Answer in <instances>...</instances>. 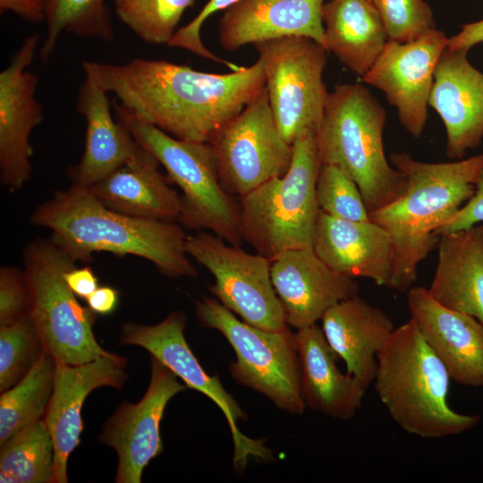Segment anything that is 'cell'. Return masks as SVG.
<instances>
[{
    "label": "cell",
    "mask_w": 483,
    "mask_h": 483,
    "mask_svg": "<svg viewBox=\"0 0 483 483\" xmlns=\"http://www.w3.org/2000/svg\"><path fill=\"white\" fill-rule=\"evenodd\" d=\"M82 69L87 80L142 120L195 142H209L265 88L259 60L229 73L142 58L124 64L84 61Z\"/></svg>",
    "instance_id": "1"
},
{
    "label": "cell",
    "mask_w": 483,
    "mask_h": 483,
    "mask_svg": "<svg viewBox=\"0 0 483 483\" xmlns=\"http://www.w3.org/2000/svg\"><path fill=\"white\" fill-rule=\"evenodd\" d=\"M32 224L51 231V239L76 261L94 252L134 255L153 263L169 277H195L182 227L175 222L137 218L106 207L89 187L72 184L38 205Z\"/></svg>",
    "instance_id": "2"
},
{
    "label": "cell",
    "mask_w": 483,
    "mask_h": 483,
    "mask_svg": "<svg viewBox=\"0 0 483 483\" xmlns=\"http://www.w3.org/2000/svg\"><path fill=\"white\" fill-rule=\"evenodd\" d=\"M391 165L405 177L403 192L369 214L389 234L394 250L391 290L414 285L418 266L437 248L443 227L473 196L483 167V153L450 162L417 160L407 152H393Z\"/></svg>",
    "instance_id": "3"
},
{
    "label": "cell",
    "mask_w": 483,
    "mask_h": 483,
    "mask_svg": "<svg viewBox=\"0 0 483 483\" xmlns=\"http://www.w3.org/2000/svg\"><path fill=\"white\" fill-rule=\"evenodd\" d=\"M377 360L373 381L377 394L408 434L441 438L480 423V415L459 413L449 406L450 375L411 318L395 327Z\"/></svg>",
    "instance_id": "4"
},
{
    "label": "cell",
    "mask_w": 483,
    "mask_h": 483,
    "mask_svg": "<svg viewBox=\"0 0 483 483\" xmlns=\"http://www.w3.org/2000/svg\"><path fill=\"white\" fill-rule=\"evenodd\" d=\"M386 123L385 108L366 87L343 83L328 93L316 134L321 165L339 166L356 182L369 214L406 187L404 175L386 157Z\"/></svg>",
    "instance_id": "5"
},
{
    "label": "cell",
    "mask_w": 483,
    "mask_h": 483,
    "mask_svg": "<svg viewBox=\"0 0 483 483\" xmlns=\"http://www.w3.org/2000/svg\"><path fill=\"white\" fill-rule=\"evenodd\" d=\"M116 119L135 140L150 151L181 190L178 222L184 228L209 231L241 246L240 206L221 184L214 150L208 142L178 140L114 103Z\"/></svg>",
    "instance_id": "6"
},
{
    "label": "cell",
    "mask_w": 483,
    "mask_h": 483,
    "mask_svg": "<svg viewBox=\"0 0 483 483\" xmlns=\"http://www.w3.org/2000/svg\"><path fill=\"white\" fill-rule=\"evenodd\" d=\"M292 147V161L284 175L239 198L242 239L269 259L285 250L312 247L320 211L316 134L300 138Z\"/></svg>",
    "instance_id": "7"
},
{
    "label": "cell",
    "mask_w": 483,
    "mask_h": 483,
    "mask_svg": "<svg viewBox=\"0 0 483 483\" xmlns=\"http://www.w3.org/2000/svg\"><path fill=\"white\" fill-rule=\"evenodd\" d=\"M23 258L30 294L29 315L45 351L56 362L68 365L107 354L93 333L97 314L79 302L64 276L77 261L51 237L30 242Z\"/></svg>",
    "instance_id": "8"
},
{
    "label": "cell",
    "mask_w": 483,
    "mask_h": 483,
    "mask_svg": "<svg viewBox=\"0 0 483 483\" xmlns=\"http://www.w3.org/2000/svg\"><path fill=\"white\" fill-rule=\"evenodd\" d=\"M195 310L202 326L220 332L233 347L236 360L230 363V372L236 382L264 394L282 411L303 413L307 406L295 335L288 327L281 331L255 327L208 297L196 301Z\"/></svg>",
    "instance_id": "9"
},
{
    "label": "cell",
    "mask_w": 483,
    "mask_h": 483,
    "mask_svg": "<svg viewBox=\"0 0 483 483\" xmlns=\"http://www.w3.org/2000/svg\"><path fill=\"white\" fill-rule=\"evenodd\" d=\"M254 47L283 139L293 145L307 134H317L329 93L323 80L327 50L314 39L301 36L259 42Z\"/></svg>",
    "instance_id": "10"
},
{
    "label": "cell",
    "mask_w": 483,
    "mask_h": 483,
    "mask_svg": "<svg viewBox=\"0 0 483 483\" xmlns=\"http://www.w3.org/2000/svg\"><path fill=\"white\" fill-rule=\"evenodd\" d=\"M185 246L188 255L214 276L209 291L227 309L263 330L287 327L272 284L268 258L246 252L204 231L187 236Z\"/></svg>",
    "instance_id": "11"
},
{
    "label": "cell",
    "mask_w": 483,
    "mask_h": 483,
    "mask_svg": "<svg viewBox=\"0 0 483 483\" xmlns=\"http://www.w3.org/2000/svg\"><path fill=\"white\" fill-rule=\"evenodd\" d=\"M222 186L241 198L291 166L293 147L281 136L266 87L208 142Z\"/></svg>",
    "instance_id": "12"
},
{
    "label": "cell",
    "mask_w": 483,
    "mask_h": 483,
    "mask_svg": "<svg viewBox=\"0 0 483 483\" xmlns=\"http://www.w3.org/2000/svg\"><path fill=\"white\" fill-rule=\"evenodd\" d=\"M185 325L186 317L178 310L153 326L128 322L123 326L120 343L145 349L182 379L187 387L200 392L218 406L232 434L233 462L237 471L242 472L251 458L273 460L272 452L265 445L264 440L246 436L239 429L237 421L246 419V413L224 388L219 378L209 376L201 367L185 339Z\"/></svg>",
    "instance_id": "13"
},
{
    "label": "cell",
    "mask_w": 483,
    "mask_h": 483,
    "mask_svg": "<svg viewBox=\"0 0 483 483\" xmlns=\"http://www.w3.org/2000/svg\"><path fill=\"white\" fill-rule=\"evenodd\" d=\"M448 38L433 29L407 42L388 39L383 51L361 77L381 90L395 107L401 125L413 138L423 134L437 62Z\"/></svg>",
    "instance_id": "14"
},
{
    "label": "cell",
    "mask_w": 483,
    "mask_h": 483,
    "mask_svg": "<svg viewBox=\"0 0 483 483\" xmlns=\"http://www.w3.org/2000/svg\"><path fill=\"white\" fill-rule=\"evenodd\" d=\"M148 389L137 402H123L104 424L98 440L117 453L116 483H140L144 468L163 452L160 423L168 402L187 386L151 356Z\"/></svg>",
    "instance_id": "15"
},
{
    "label": "cell",
    "mask_w": 483,
    "mask_h": 483,
    "mask_svg": "<svg viewBox=\"0 0 483 483\" xmlns=\"http://www.w3.org/2000/svg\"><path fill=\"white\" fill-rule=\"evenodd\" d=\"M38 42L37 34L25 38L0 72V178L11 191L31 177L30 135L43 119L42 106L35 96L38 77L28 70Z\"/></svg>",
    "instance_id": "16"
},
{
    "label": "cell",
    "mask_w": 483,
    "mask_h": 483,
    "mask_svg": "<svg viewBox=\"0 0 483 483\" xmlns=\"http://www.w3.org/2000/svg\"><path fill=\"white\" fill-rule=\"evenodd\" d=\"M126 364L124 357L110 352L80 365L56 362L53 394L43 418L55 449L53 483L68 482V459L80 443L87 396L102 386L121 388L128 378Z\"/></svg>",
    "instance_id": "17"
},
{
    "label": "cell",
    "mask_w": 483,
    "mask_h": 483,
    "mask_svg": "<svg viewBox=\"0 0 483 483\" xmlns=\"http://www.w3.org/2000/svg\"><path fill=\"white\" fill-rule=\"evenodd\" d=\"M271 280L287 325L313 326L336 303L359 293L354 278L331 269L312 247L283 251L270 258Z\"/></svg>",
    "instance_id": "18"
},
{
    "label": "cell",
    "mask_w": 483,
    "mask_h": 483,
    "mask_svg": "<svg viewBox=\"0 0 483 483\" xmlns=\"http://www.w3.org/2000/svg\"><path fill=\"white\" fill-rule=\"evenodd\" d=\"M467 50L446 47L436 66L428 106L446 132V156L464 157L483 141V72L468 60Z\"/></svg>",
    "instance_id": "19"
},
{
    "label": "cell",
    "mask_w": 483,
    "mask_h": 483,
    "mask_svg": "<svg viewBox=\"0 0 483 483\" xmlns=\"http://www.w3.org/2000/svg\"><path fill=\"white\" fill-rule=\"evenodd\" d=\"M411 318L441 360L452 380L483 387V325L437 302L422 286L407 291Z\"/></svg>",
    "instance_id": "20"
},
{
    "label": "cell",
    "mask_w": 483,
    "mask_h": 483,
    "mask_svg": "<svg viewBox=\"0 0 483 483\" xmlns=\"http://www.w3.org/2000/svg\"><path fill=\"white\" fill-rule=\"evenodd\" d=\"M312 249L336 273L390 288L393 243L387 232L373 221L341 219L320 210Z\"/></svg>",
    "instance_id": "21"
},
{
    "label": "cell",
    "mask_w": 483,
    "mask_h": 483,
    "mask_svg": "<svg viewBox=\"0 0 483 483\" xmlns=\"http://www.w3.org/2000/svg\"><path fill=\"white\" fill-rule=\"evenodd\" d=\"M324 0H242L219 21V42L229 51L284 37L314 39L326 48Z\"/></svg>",
    "instance_id": "22"
},
{
    "label": "cell",
    "mask_w": 483,
    "mask_h": 483,
    "mask_svg": "<svg viewBox=\"0 0 483 483\" xmlns=\"http://www.w3.org/2000/svg\"><path fill=\"white\" fill-rule=\"evenodd\" d=\"M321 321L329 345L345 362L346 373L367 390L376 376L377 354L395 329L393 321L359 295L334 305Z\"/></svg>",
    "instance_id": "23"
},
{
    "label": "cell",
    "mask_w": 483,
    "mask_h": 483,
    "mask_svg": "<svg viewBox=\"0 0 483 483\" xmlns=\"http://www.w3.org/2000/svg\"><path fill=\"white\" fill-rule=\"evenodd\" d=\"M158 165L155 156L140 145L129 160L89 188L106 207L118 213L148 220L178 221L180 194L170 187Z\"/></svg>",
    "instance_id": "24"
},
{
    "label": "cell",
    "mask_w": 483,
    "mask_h": 483,
    "mask_svg": "<svg viewBox=\"0 0 483 483\" xmlns=\"http://www.w3.org/2000/svg\"><path fill=\"white\" fill-rule=\"evenodd\" d=\"M85 118V148L80 162L68 169L73 184L90 187L123 165L140 144L111 113L108 93L85 79L76 104Z\"/></svg>",
    "instance_id": "25"
},
{
    "label": "cell",
    "mask_w": 483,
    "mask_h": 483,
    "mask_svg": "<svg viewBox=\"0 0 483 483\" xmlns=\"http://www.w3.org/2000/svg\"><path fill=\"white\" fill-rule=\"evenodd\" d=\"M294 335L306 406L335 419L347 420L354 417L366 389L351 375L339 370V357L323 330L315 324L297 330Z\"/></svg>",
    "instance_id": "26"
},
{
    "label": "cell",
    "mask_w": 483,
    "mask_h": 483,
    "mask_svg": "<svg viewBox=\"0 0 483 483\" xmlns=\"http://www.w3.org/2000/svg\"><path fill=\"white\" fill-rule=\"evenodd\" d=\"M437 249L428 292L443 306L483 325V225L441 234Z\"/></svg>",
    "instance_id": "27"
},
{
    "label": "cell",
    "mask_w": 483,
    "mask_h": 483,
    "mask_svg": "<svg viewBox=\"0 0 483 483\" xmlns=\"http://www.w3.org/2000/svg\"><path fill=\"white\" fill-rule=\"evenodd\" d=\"M322 20L327 52L360 78L383 51L388 36L370 0H330Z\"/></svg>",
    "instance_id": "28"
},
{
    "label": "cell",
    "mask_w": 483,
    "mask_h": 483,
    "mask_svg": "<svg viewBox=\"0 0 483 483\" xmlns=\"http://www.w3.org/2000/svg\"><path fill=\"white\" fill-rule=\"evenodd\" d=\"M56 361L45 351L28 374L1 393L0 445L42 419L52 397Z\"/></svg>",
    "instance_id": "29"
},
{
    "label": "cell",
    "mask_w": 483,
    "mask_h": 483,
    "mask_svg": "<svg viewBox=\"0 0 483 483\" xmlns=\"http://www.w3.org/2000/svg\"><path fill=\"white\" fill-rule=\"evenodd\" d=\"M42 1L46 37L39 54L43 63L49 60L64 32L107 42L114 40V30L106 0Z\"/></svg>",
    "instance_id": "30"
},
{
    "label": "cell",
    "mask_w": 483,
    "mask_h": 483,
    "mask_svg": "<svg viewBox=\"0 0 483 483\" xmlns=\"http://www.w3.org/2000/svg\"><path fill=\"white\" fill-rule=\"evenodd\" d=\"M54 456L53 440L42 419L1 445L0 482L53 483Z\"/></svg>",
    "instance_id": "31"
},
{
    "label": "cell",
    "mask_w": 483,
    "mask_h": 483,
    "mask_svg": "<svg viewBox=\"0 0 483 483\" xmlns=\"http://www.w3.org/2000/svg\"><path fill=\"white\" fill-rule=\"evenodd\" d=\"M114 13L148 44H168L184 12L195 0H112Z\"/></svg>",
    "instance_id": "32"
},
{
    "label": "cell",
    "mask_w": 483,
    "mask_h": 483,
    "mask_svg": "<svg viewBox=\"0 0 483 483\" xmlns=\"http://www.w3.org/2000/svg\"><path fill=\"white\" fill-rule=\"evenodd\" d=\"M45 352L30 315L0 326V392L21 381Z\"/></svg>",
    "instance_id": "33"
},
{
    "label": "cell",
    "mask_w": 483,
    "mask_h": 483,
    "mask_svg": "<svg viewBox=\"0 0 483 483\" xmlns=\"http://www.w3.org/2000/svg\"><path fill=\"white\" fill-rule=\"evenodd\" d=\"M316 194L320 210L332 216L351 221L370 220L358 185L337 165H321Z\"/></svg>",
    "instance_id": "34"
},
{
    "label": "cell",
    "mask_w": 483,
    "mask_h": 483,
    "mask_svg": "<svg viewBox=\"0 0 483 483\" xmlns=\"http://www.w3.org/2000/svg\"><path fill=\"white\" fill-rule=\"evenodd\" d=\"M386 28L389 39L414 40L436 29L433 13L424 0H370Z\"/></svg>",
    "instance_id": "35"
},
{
    "label": "cell",
    "mask_w": 483,
    "mask_h": 483,
    "mask_svg": "<svg viewBox=\"0 0 483 483\" xmlns=\"http://www.w3.org/2000/svg\"><path fill=\"white\" fill-rule=\"evenodd\" d=\"M240 1L242 0H208L192 21L176 30L167 45L171 47L188 50L202 58L226 65L232 71L242 69L243 66L225 61L210 52L200 37L201 28L209 16L218 11L226 10Z\"/></svg>",
    "instance_id": "36"
},
{
    "label": "cell",
    "mask_w": 483,
    "mask_h": 483,
    "mask_svg": "<svg viewBox=\"0 0 483 483\" xmlns=\"http://www.w3.org/2000/svg\"><path fill=\"white\" fill-rule=\"evenodd\" d=\"M30 287L24 270L4 266L0 269V326L29 314Z\"/></svg>",
    "instance_id": "37"
},
{
    "label": "cell",
    "mask_w": 483,
    "mask_h": 483,
    "mask_svg": "<svg viewBox=\"0 0 483 483\" xmlns=\"http://www.w3.org/2000/svg\"><path fill=\"white\" fill-rule=\"evenodd\" d=\"M483 222V167L476 182L473 196L438 231V235L469 228Z\"/></svg>",
    "instance_id": "38"
},
{
    "label": "cell",
    "mask_w": 483,
    "mask_h": 483,
    "mask_svg": "<svg viewBox=\"0 0 483 483\" xmlns=\"http://www.w3.org/2000/svg\"><path fill=\"white\" fill-rule=\"evenodd\" d=\"M65 282L73 293L84 300L98 288V279L90 267L68 269L64 275Z\"/></svg>",
    "instance_id": "39"
},
{
    "label": "cell",
    "mask_w": 483,
    "mask_h": 483,
    "mask_svg": "<svg viewBox=\"0 0 483 483\" xmlns=\"http://www.w3.org/2000/svg\"><path fill=\"white\" fill-rule=\"evenodd\" d=\"M7 12L30 22H39L45 19L42 0H0V13Z\"/></svg>",
    "instance_id": "40"
},
{
    "label": "cell",
    "mask_w": 483,
    "mask_h": 483,
    "mask_svg": "<svg viewBox=\"0 0 483 483\" xmlns=\"http://www.w3.org/2000/svg\"><path fill=\"white\" fill-rule=\"evenodd\" d=\"M85 301L88 307L97 315H111L118 306L119 292L112 286H98Z\"/></svg>",
    "instance_id": "41"
},
{
    "label": "cell",
    "mask_w": 483,
    "mask_h": 483,
    "mask_svg": "<svg viewBox=\"0 0 483 483\" xmlns=\"http://www.w3.org/2000/svg\"><path fill=\"white\" fill-rule=\"evenodd\" d=\"M481 42H483V20L463 24L457 34L448 38L447 48L469 51Z\"/></svg>",
    "instance_id": "42"
}]
</instances>
